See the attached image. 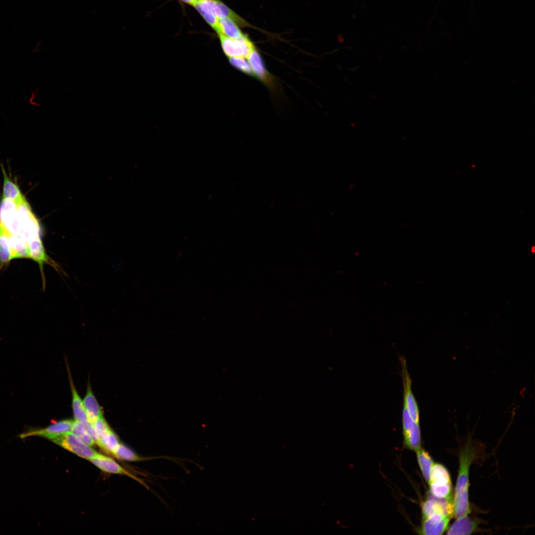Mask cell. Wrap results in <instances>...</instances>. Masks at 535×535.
Segmentation results:
<instances>
[{"label": "cell", "mask_w": 535, "mask_h": 535, "mask_svg": "<svg viewBox=\"0 0 535 535\" xmlns=\"http://www.w3.org/2000/svg\"><path fill=\"white\" fill-rule=\"evenodd\" d=\"M428 483L436 486L452 484L450 474L447 469L441 464L433 463Z\"/></svg>", "instance_id": "obj_13"}, {"label": "cell", "mask_w": 535, "mask_h": 535, "mask_svg": "<svg viewBox=\"0 0 535 535\" xmlns=\"http://www.w3.org/2000/svg\"><path fill=\"white\" fill-rule=\"evenodd\" d=\"M82 400L88 419L90 423L93 424L98 419L103 416L102 409L89 384L87 387L86 394Z\"/></svg>", "instance_id": "obj_10"}, {"label": "cell", "mask_w": 535, "mask_h": 535, "mask_svg": "<svg viewBox=\"0 0 535 535\" xmlns=\"http://www.w3.org/2000/svg\"><path fill=\"white\" fill-rule=\"evenodd\" d=\"M92 424L98 436V444L100 440L109 433L111 429L103 416L98 419Z\"/></svg>", "instance_id": "obj_26"}, {"label": "cell", "mask_w": 535, "mask_h": 535, "mask_svg": "<svg viewBox=\"0 0 535 535\" xmlns=\"http://www.w3.org/2000/svg\"><path fill=\"white\" fill-rule=\"evenodd\" d=\"M73 421L62 420L42 428H31L21 433L19 437L24 439L30 436H39L50 440L71 431Z\"/></svg>", "instance_id": "obj_4"}, {"label": "cell", "mask_w": 535, "mask_h": 535, "mask_svg": "<svg viewBox=\"0 0 535 535\" xmlns=\"http://www.w3.org/2000/svg\"><path fill=\"white\" fill-rule=\"evenodd\" d=\"M218 21L220 29V33L218 34H222L233 39L240 38L246 35L242 32L238 25L231 19L226 18H218Z\"/></svg>", "instance_id": "obj_17"}, {"label": "cell", "mask_w": 535, "mask_h": 535, "mask_svg": "<svg viewBox=\"0 0 535 535\" xmlns=\"http://www.w3.org/2000/svg\"><path fill=\"white\" fill-rule=\"evenodd\" d=\"M456 518L451 527L447 529V534L470 535L476 531L477 523L468 515Z\"/></svg>", "instance_id": "obj_11"}, {"label": "cell", "mask_w": 535, "mask_h": 535, "mask_svg": "<svg viewBox=\"0 0 535 535\" xmlns=\"http://www.w3.org/2000/svg\"><path fill=\"white\" fill-rule=\"evenodd\" d=\"M17 204L13 200L2 198L0 204V224L4 226L17 216Z\"/></svg>", "instance_id": "obj_15"}, {"label": "cell", "mask_w": 535, "mask_h": 535, "mask_svg": "<svg viewBox=\"0 0 535 535\" xmlns=\"http://www.w3.org/2000/svg\"><path fill=\"white\" fill-rule=\"evenodd\" d=\"M402 366V376L404 388L403 405L406 408L412 420L417 423L420 421V411L418 404L412 391V380L408 372L406 360L400 357Z\"/></svg>", "instance_id": "obj_5"}, {"label": "cell", "mask_w": 535, "mask_h": 535, "mask_svg": "<svg viewBox=\"0 0 535 535\" xmlns=\"http://www.w3.org/2000/svg\"><path fill=\"white\" fill-rule=\"evenodd\" d=\"M70 385L72 393V408L75 420L80 423L84 426L91 423L89 422L83 405V400L81 399L77 391L70 372L68 371Z\"/></svg>", "instance_id": "obj_9"}, {"label": "cell", "mask_w": 535, "mask_h": 535, "mask_svg": "<svg viewBox=\"0 0 535 535\" xmlns=\"http://www.w3.org/2000/svg\"><path fill=\"white\" fill-rule=\"evenodd\" d=\"M218 36L222 50L229 57L247 58L255 49L253 43L246 35L238 39L229 38L222 34H218Z\"/></svg>", "instance_id": "obj_3"}, {"label": "cell", "mask_w": 535, "mask_h": 535, "mask_svg": "<svg viewBox=\"0 0 535 535\" xmlns=\"http://www.w3.org/2000/svg\"><path fill=\"white\" fill-rule=\"evenodd\" d=\"M230 63L234 67L249 75H254L252 69L248 61L244 57H229Z\"/></svg>", "instance_id": "obj_25"}, {"label": "cell", "mask_w": 535, "mask_h": 535, "mask_svg": "<svg viewBox=\"0 0 535 535\" xmlns=\"http://www.w3.org/2000/svg\"><path fill=\"white\" fill-rule=\"evenodd\" d=\"M199 1L211 10L218 19L228 18L240 27L251 26L245 20L219 0H201Z\"/></svg>", "instance_id": "obj_6"}, {"label": "cell", "mask_w": 535, "mask_h": 535, "mask_svg": "<svg viewBox=\"0 0 535 535\" xmlns=\"http://www.w3.org/2000/svg\"><path fill=\"white\" fill-rule=\"evenodd\" d=\"M404 444L409 449L417 451L421 448V430L419 423H415L411 428L403 431Z\"/></svg>", "instance_id": "obj_18"}, {"label": "cell", "mask_w": 535, "mask_h": 535, "mask_svg": "<svg viewBox=\"0 0 535 535\" xmlns=\"http://www.w3.org/2000/svg\"><path fill=\"white\" fill-rule=\"evenodd\" d=\"M180 0L183 2H184V3H185L189 4H190V5L193 6L195 3H196L198 1H200L201 0Z\"/></svg>", "instance_id": "obj_27"}, {"label": "cell", "mask_w": 535, "mask_h": 535, "mask_svg": "<svg viewBox=\"0 0 535 535\" xmlns=\"http://www.w3.org/2000/svg\"><path fill=\"white\" fill-rule=\"evenodd\" d=\"M2 168L4 176L2 198L13 200L17 204L25 198L18 186L9 178L2 167Z\"/></svg>", "instance_id": "obj_16"}, {"label": "cell", "mask_w": 535, "mask_h": 535, "mask_svg": "<svg viewBox=\"0 0 535 535\" xmlns=\"http://www.w3.org/2000/svg\"><path fill=\"white\" fill-rule=\"evenodd\" d=\"M418 463L426 481L428 482L430 480L431 467L433 461L428 453L423 448L416 451Z\"/></svg>", "instance_id": "obj_21"}, {"label": "cell", "mask_w": 535, "mask_h": 535, "mask_svg": "<svg viewBox=\"0 0 535 535\" xmlns=\"http://www.w3.org/2000/svg\"><path fill=\"white\" fill-rule=\"evenodd\" d=\"M11 260L9 234L0 224V266L1 268Z\"/></svg>", "instance_id": "obj_19"}, {"label": "cell", "mask_w": 535, "mask_h": 535, "mask_svg": "<svg viewBox=\"0 0 535 535\" xmlns=\"http://www.w3.org/2000/svg\"><path fill=\"white\" fill-rule=\"evenodd\" d=\"M451 518L439 514L423 519L420 533L423 535H442L447 530Z\"/></svg>", "instance_id": "obj_7"}, {"label": "cell", "mask_w": 535, "mask_h": 535, "mask_svg": "<svg viewBox=\"0 0 535 535\" xmlns=\"http://www.w3.org/2000/svg\"><path fill=\"white\" fill-rule=\"evenodd\" d=\"M51 440L76 455L89 460L97 453L91 446L86 444L72 432L57 436Z\"/></svg>", "instance_id": "obj_2"}, {"label": "cell", "mask_w": 535, "mask_h": 535, "mask_svg": "<svg viewBox=\"0 0 535 535\" xmlns=\"http://www.w3.org/2000/svg\"><path fill=\"white\" fill-rule=\"evenodd\" d=\"M113 455L117 458L129 461H142L157 458H173L167 456L143 457L137 455L128 447L120 443Z\"/></svg>", "instance_id": "obj_20"}, {"label": "cell", "mask_w": 535, "mask_h": 535, "mask_svg": "<svg viewBox=\"0 0 535 535\" xmlns=\"http://www.w3.org/2000/svg\"><path fill=\"white\" fill-rule=\"evenodd\" d=\"M11 260L29 258L28 243L19 234H9Z\"/></svg>", "instance_id": "obj_12"}, {"label": "cell", "mask_w": 535, "mask_h": 535, "mask_svg": "<svg viewBox=\"0 0 535 535\" xmlns=\"http://www.w3.org/2000/svg\"><path fill=\"white\" fill-rule=\"evenodd\" d=\"M248 61L252 69L254 76L263 81L269 80V75L265 68L263 60L259 53L255 49L247 57Z\"/></svg>", "instance_id": "obj_14"}, {"label": "cell", "mask_w": 535, "mask_h": 535, "mask_svg": "<svg viewBox=\"0 0 535 535\" xmlns=\"http://www.w3.org/2000/svg\"><path fill=\"white\" fill-rule=\"evenodd\" d=\"M476 455V450L470 441L461 449L459 468L455 493L453 495V517L458 518L471 513L469 501V471Z\"/></svg>", "instance_id": "obj_1"}, {"label": "cell", "mask_w": 535, "mask_h": 535, "mask_svg": "<svg viewBox=\"0 0 535 535\" xmlns=\"http://www.w3.org/2000/svg\"><path fill=\"white\" fill-rule=\"evenodd\" d=\"M71 432L90 446H92L95 443L84 426L75 420L73 421Z\"/></svg>", "instance_id": "obj_24"}, {"label": "cell", "mask_w": 535, "mask_h": 535, "mask_svg": "<svg viewBox=\"0 0 535 535\" xmlns=\"http://www.w3.org/2000/svg\"><path fill=\"white\" fill-rule=\"evenodd\" d=\"M90 461L97 467L104 472L127 476L143 483L138 478L132 475L113 459L109 457L97 452L96 455L91 459Z\"/></svg>", "instance_id": "obj_8"}, {"label": "cell", "mask_w": 535, "mask_h": 535, "mask_svg": "<svg viewBox=\"0 0 535 535\" xmlns=\"http://www.w3.org/2000/svg\"><path fill=\"white\" fill-rule=\"evenodd\" d=\"M119 444L118 437L112 430L103 437L98 444L101 448L112 454Z\"/></svg>", "instance_id": "obj_23"}, {"label": "cell", "mask_w": 535, "mask_h": 535, "mask_svg": "<svg viewBox=\"0 0 535 535\" xmlns=\"http://www.w3.org/2000/svg\"><path fill=\"white\" fill-rule=\"evenodd\" d=\"M193 6L199 12L207 23L217 33H220V29L218 26V18L213 13L203 5L200 1L195 3Z\"/></svg>", "instance_id": "obj_22"}]
</instances>
